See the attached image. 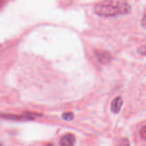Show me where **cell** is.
I'll list each match as a JSON object with an SVG mask.
<instances>
[{
  "mask_svg": "<svg viewBox=\"0 0 146 146\" xmlns=\"http://www.w3.org/2000/svg\"><path fill=\"white\" fill-rule=\"evenodd\" d=\"M94 11L101 17H115L131 12V6L128 1L123 0H106L96 3Z\"/></svg>",
  "mask_w": 146,
  "mask_h": 146,
  "instance_id": "cell-1",
  "label": "cell"
},
{
  "mask_svg": "<svg viewBox=\"0 0 146 146\" xmlns=\"http://www.w3.org/2000/svg\"><path fill=\"white\" fill-rule=\"evenodd\" d=\"M36 115H38L36 113H27L24 114L23 115H14V114H7L4 115L2 114V118H8V119L14 120V121H27V120H33L35 118Z\"/></svg>",
  "mask_w": 146,
  "mask_h": 146,
  "instance_id": "cell-2",
  "label": "cell"
},
{
  "mask_svg": "<svg viewBox=\"0 0 146 146\" xmlns=\"http://www.w3.org/2000/svg\"><path fill=\"white\" fill-rule=\"evenodd\" d=\"M95 55L101 64H108L112 59L111 54L106 51H96Z\"/></svg>",
  "mask_w": 146,
  "mask_h": 146,
  "instance_id": "cell-3",
  "label": "cell"
},
{
  "mask_svg": "<svg viewBox=\"0 0 146 146\" xmlns=\"http://www.w3.org/2000/svg\"><path fill=\"white\" fill-rule=\"evenodd\" d=\"M75 142V135L72 133H66L61 137L59 143L61 146H74Z\"/></svg>",
  "mask_w": 146,
  "mask_h": 146,
  "instance_id": "cell-4",
  "label": "cell"
},
{
  "mask_svg": "<svg viewBox=\"0 0 146 146\" xmlns=\"http://www.w3.org/2000/svg\"><path fill=\"white\" fill-rule=\"evenodd\" d=\"M123 106V99L121 96H118L113 100L111 103V111L114 113H118L121 111Z\"/></svg>",
  "mask_w": 146,
  "mask_h": 146,
  "instance_id": "cell-5",
  "label": "cell"
},
{
  "mask_svg": "<svg viewBox=\"0 0 146 146\" xmlns=\"http://www.w3.org/2000/svg\"><path fill=\"white\" fill-rule=\"evenodd\" d=\"M74 118V115L73 113L68 112V113H64L62 114V118H64L65 121H72Z\"/></svg>",
  "mask_w": 146,
  "mask_h": 146,
  "instance_id": "cell-6",
  "label": "cell"
},
{
  "mask_svg": "<svg viewBox=\"0 0 146 146\" xmlns=\"http://www.w3.org/2000/svg\"><path fill=\"white\" fill-rule=\"evenodd\" d=\"M140 134H141V136L142 137L143 139H146V125L143 126L142 128H141Z\"/></svg>",
  "mask_w": 146,
  "mask_h": 146,
  "instance_id": "cell-7",
  "label": "cell"
},
{
  "mask_svg": "<svg viewBox=\"0 0 146 146\" xmlns=\"http://www.w3.org/2000/svg\"><path fill=\"white\" fill-rule=\"evenodd\" d=\"M138 52L141 55H146V45L139 47L138 48Z\"/></svg>",
  "mask_w": 146,
  "mask_h": 146,
  "instance_id": "cell-8",
  "label": "cell"
},
{
  "mask_svg": "<svg viewBox=\"0 0 146 146\" xmlns=\"http://www.w3.org/2000/svg\"><path fill=\"white\" fill-rule=\"evenodd\" d=\"M141 24H142L143 27L146 29V13L144 14L142 20H141Z\"/></svg>",
  "mask_w": 146,
  "mask_h": 146,
  "instance_id": "cell-9",
  "label": "cell"
},
{
  "mask_svg": "<svg viewBox=\"0 0 146 146\" xmlns=\"http://www.w3.org/2000/svg\"><path fill=\"white\" fill-rule=\"evenodd\" d=\"M126 146H129V144H128V145H127Z\"/></svg>",
  "mask_w": 146,
  "mask_h": 146,
  "instance_id": "cell-10",
  "label": "cell"
}]
</instances>
